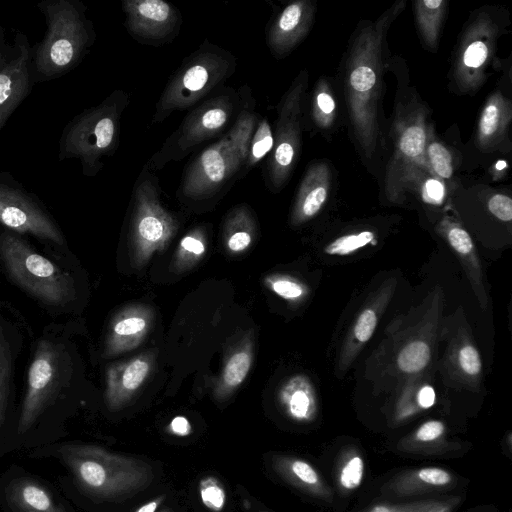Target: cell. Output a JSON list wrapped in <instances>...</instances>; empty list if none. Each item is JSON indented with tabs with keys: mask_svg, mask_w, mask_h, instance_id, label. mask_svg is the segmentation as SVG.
<instances>
[{
	"mask_svg": "<svg viewBox=\"0 0 512 512\" xmlns=\"http://www.w3.org/2000/svg\"><path fill=\"white\" fill-rule=\"evenodd\" d=\"M5 499L12 512H68L44 486L28 477L12 480Z\"/></svg>",
	"mask_w": 512,
	"mask_h": 512,
	"instance_id": "obj_15",
	"label": "cell"
},
{
	"mask_svg": "<svg viewBox=\"0 0 512 512\" xmlns=\"http://www.w3.org/2000/svg\"><path fill=\"white\" fill-rule=\"evenodd\" d=\"M0 223L21 234L64 243L60 229L39 201L6 173H0Z\"/></svg>",
	"mask_w": 512,
	"mask_h": 512,
	"instance_id": "obj_9",
	"label": "cell"
},
{
	"mask_svg": "<svg viewBox=\"0 0 512 512\" xmlns=\"http://www.w3.org/2000/svg\"><path fill=\"white\" fill-rule=\"evenodd\" d=\"M0 256L10 279L38 300L63 306L74 297L71 275L14 233L0 234Z\"/></svg>",
	"mask_w": 512,
	"mask_h": 512,
	"instance_id": "obj_6",
	"label": "cell"
},
{
	"mask_svg": "<svg viewBox=\"0 0 512 512\" xmlns=\"http://www.w3.org/2000/svg\"><path fill=\"white\" fill-rule=\"evenodd\" d=\"M428 155L435 172L443 177L452 175L451 155L449 151L439 143H432L428 148Z\"/></svg>",
	"mask_w": 512,
	"mask_h": 512,
	"instance_id": "obj_29",
	"label": "cell"
},
{
	"mask_svg": "<svg viewBox=\"0 0 512 512\" xmlns=\"http://www.w3.org/2000/svg\"><path fill=\"white\" fill-rule=\"evenodd\" d=\"M242 104L230 130L206 147L187 167L181 194L190 200L211 198L228 188L246 168L251 139L257 124L251 97L239 91Z\"/></svg>",
	"mask_w": 512,
	"mask_h": 512,
	"instance_id": "obj_1",
	"label": "cell"
},
{
	"mask_svg": "<svg viewBox=\"0 0 512 512\" xmlns=\"http://www.w3.org/2000/svg\"><path fill=\"white\" fill-rule=\"evenodd\" d=\"M68 367V354L61 344L49 339L38 342L28 370L19 434L27 432L58 395L67 380Z\"/></svg>",
	"mask_w": 512,
	"mask_h": 512,
	"instance_id": "obj_8",
	"label": "cell"
},
{
	"mask_svg": "<svg viewBox=\"0 0 512 512\" xmlns=\"http://www.w3.org/2000/svg\"><path fill=\"white\" fill-rule=\"evenodd\" d=\"M46 22L42 41L32 51L33 81L59 78L79 64L95 40L86 7L78 0L37 4Z\"/></svg>",
	"mask_w": 512,
	"mask_h": 512,
	"instance_id": "obj_2",
	"label": "cell"
},
{
	"mask_svg": "<svg viewBox=\"0 0 512 512\" xmlns=\"http://www.w3.org/2000/svg\"><path fill=\"white\" fill-rule=\"evenodd\" d=\"M170 430L178 436H186L191 432L190 422L183 416H176L170 422Z\"/></svg>",
	"mask_w": 512,
	"mask_h": 512,
	"instance_id": "obj_41",
	"label": "cell"
},
{
	"mask_svg": "<svg viewBox=\"0 0 512 512\" xmlns=\"http://www.w3.org/2000/svg\"><path fill=\"white\" fill-rule=\"evenodd\" d=\"M271 285L278 295L288 300L301 299L307 294V289L302 283L290 278H279Z\"/></svg>",
	"mask_w": 512,
	"mask_h": 512,
	"instance_id": "obj_31",
	"label": "cell"
},
{
	"mask_svg": "<svg viewBox=\"0 0 512 512\" xmlns=\"http://www.w3.org/2000/svg\"><path fill=\"white\" fill-rule=\"evenodd\" d=\"M318 107L326 114L331 113L335 108V103L332 97L324 92L317 96Z\"/></svg>",
	"mask_w": 512,
	"mask_h": 512,
	"instance_id": "obj_44",
	"label": "cell"
},
{
	"mask_svg": "<svg viewBox=\"0 0 512 512\" xmlns=\"http://www.w3.org/2000/svg\"><path fill=\"white\" fill-rule=\"evenodd\" d=\"M443 366L450 380L471 389L480 385V353L470 333L465 329H460L447 346Z\"/></svg>",
	"mask_w": 512,
	"mask_h": 512,
	"instance_id": "obj_13",
	"label": "cell"
},
{
	"mask_svg": "<svg viewBox=\"0 0 512 512\" xmlns=\"http://www.w3.org/2000/svg\"><path fill=\"white\" fill-rule=\"evenodd\" d=\"M364 463L361 457L351 458L343 467L340 474V483L346 489H355L362 481Z\"/></svg>",
	"mask_w": 512,
	"mask_h": 512,
	"instance_id": "obj_30",
	"label": "cell"
},
{
	"mask_svg": "<svg viewBox=\"0 0 512 512\" xmlns=\"http://www.w3.org/2000/svg\"><path fill=\"white\" fill-rule=\"evenodd\" d=\"M11 374V349L5 336L3 327L0 325V428L5 419Z\"/></svg>",
	"mask_w": 512,
	"mask_h": 512,
	"instance_id": "obj_24",
	"label": "cell"
},
{
	"mask_svg": "<svg viewBox=\"0 0 512 512\" xmlns=\"http://www.w3.org/2000/svg\"><path fill=\"white\" fill-rule=\"evenodd\" d=\"M327 197V190L322 186H303L297 200L293 219L302 222L313 217L322 207Z\"/></svg>",
	"mask_w": 512,
	"mask_h": 512,
	"instance_id": "obj_22",
	"label": "cell"
},
{
	"mask_svg": "<svg viewBox=\"0 0 512 512\" xmlns=\"http://www.w3.org/2000/svg\"><path fill=\"white\" fill-rule=\"evenodd\" d=\"M145 325V320L141 317L123 318L114 324L112 339L137 334L145 328Z\"/></svg>",
	"mask_w": 512,
	"mask_h": 512,
	"instance_id": "obj_35",
	"label": "cell"
},
{
	"mask_svg": "<svg viewBox=\"0 0 512 512\" xmlns=\"http://www.w3.org/2000/svg\"><path fill=\"white\" fill-rule=\"evenodd\" d=\"M444 424L438 420L423 423L416 431V439L421 442H431L439 438L444 432Z\"/></svg>",
	"mask_w": 512,
	"mask_h": 512,
	"instance_id": "obj_38",
	"label": "cell"
},
{
	"mask_svg": "<svg viewBox=\"0 0 512 512\" xmlns=\"http://www.w3.org/2000/svg\"><path fill=\"white\" fill-rule=\"evenodd\" d=\"M251 366V357L246 352L234 354L226 364L223 381L229 388L238 386L246 377Z\"/></svg>",
	"mask_w": 512,
	"mask_h": 512,
	"instance_id": "obj_27",
	"label": "cell"
},
{
	"mask_svg": "<svg viewBox=\"0 0 512 512\" xmlns=\"http://www.w3.org/2000/svg\"><path fill=\"white\" fill-rule=\"evenodd\" d=\"M418 479L430 486H446L451 482V475L438 467H426L417 471Z\"/></svg>",
	"mask_w": 512,
	"mask_h": 512,
	"instance_id": "obj_33",
	"label": "cell"
},
{
	"mask_svg": "<svg viewBox=\"0 0 512 512\" xmlns=\"http://www.w3.org/2000/svg\"><path fill=\"white\" fill-rule=\"evenodd\" d=\"M505 167H506V163H505V161H499V162L496 164V168H497V169H499V170H501V169H503V168H505Z\"/></svg>",
	"mask_w": 512,
	"mask_h": 512,
	"instance_id": "obj_48",
	"label": "cell"
},
{
	"mask_svg": "<svg viewBox=\"0 0 512 512\" xmlns=\"http://www.w3.org/2000/svg\"><path fill=\"white\" fill-rule=\"evenodd\" d=\"M499 109L495 104L487 105L480 119V132L483 136L492 135L498 126Z\"/></svg>",
	"mask_w": 512,
	"mask_h": 512,
	"instance_id": "obj_37",
	"label": "cell"
},
{
	"mask_svg": "<svg viewBox=\"0 0 512 512\" xmlns=\"http://www.w3.org/2000/svg\"><path fill=\"white\" fill-rule=\"evenodd\" d=\"M376 82L374 71L368 66H359L350 75L352 87L359 92L370 90Z\"/></svg>",
	"mask_w": 512,
	"mask_h": 512,
	"instance_id": "obj_32",
	"label": "cell"
},
{
	"mask_svg": "<svg viewBox=\"0 0 512 512\" xmlns=\"http://www.w3.org/2000/svg\"><path fill=\"white\" fill-rule=\"evenodd\" d=\"M394 508L387 505H377L370 512H394Z\"/></svg>",
	"mask_w": 512,
	"mask_h": 512,
	"instance_id": "obj_47",
	"label": "cell"
},
{
	"mask_svg": "<svg viewBox=\"0 0 512 512\" xmlns=\"http://www.w3.org/2000/svg\"><path fill=\"white\" fill-rule=\"evenodd\" d=\"M200 498L211 511L220 512L226 504V492L221 482L214 477L204 478L199 485Z\"/></svg>",
	"mask_w": 512,
	"mask_h": 512,
	"instance_id": "obj_26",
	"label": "cell"
},
{
	"mask_svg": "<svg viewBox=\"0 0 512 512\" xmlns=\"http://www.w3.org/2000/svg\"><path fill=\"white\" fill-rule=\"evenodd\" d=\"M394 512H406V511L399 510V511H394Z\"/></svg>",
	"mask_w": 512,
	"mask_h": 512,
	"instance_id": "obj_50",
	"label": "cell"
},
{
	"mask_svg": "<svg viewBox=\"0 0 512 512\" xmlns=\"http://www.w3.org/2000/svg\"><path fill=\"white\" fill-rule=\"evenodd\" d=\"M396 283L395 278H389L369 297L359 311L342 344L338 372H346L372 337L380 317L391 301Z\"/></svg>",
	"mask_w": 512,
	"mask_h": 512,
	"instance_id": "obj_12",
	"label": "cell"
},
{
	"mask_svg": "<svg viewBox=\"0 0 512 512\" xmlns=\"http://www.w3.org/2000/svg\"><path fill=\"white\" fill-rule=\"evenodd\" d=\"M489 211L501 221L509 222L512 219V200L503 194H496L488 202Z\"/></svg>",
	"mask_w": 512,
	"mask_h": 512,
	"instance_id": "obj_34",
	"label": "cell"
},
{
	"mask_svg": "<svg viewBox=\"0 0 512 512\" xmlns=\"http://www.w3.org/2000/svg\"><path fill=\"white\" fill-rule=\"evenodd\" d=\"M32 49L25 34L0 26V130L33 85Z\"/></svg>",
	"mask_w": 512,
	"mask_h": 512,
	"instance_id": "obj_10",
	"label": "cell"
},
{
	"mask_svg": "<svg viewBox=\"0 0 512 512\" xmlns=\"http://www.w3.org/2000/svg\"><path fill=\"white\" fill-rule=\"evenodd\" d=\"M128 103L126 92L114 90L101 103L71 119L60 137L59 159H78L83 174L95 176L104 159L118 147L120 120Z\"/></svg>",
	"mask_w": 512,
	"mask_h": 512,
	"instance_id": "obj_4",
	"label": "cell"
},
{
	"mask_svg": "<svg viewBox=\"0 0 512 512\" xmlns=\"http://www.w3.org/2000/svg\"><path fill=\"white\" fill-rule=\"evenodd\" d=\"M242 104L240 93L224 88L185 116L162 147L151 157L147 169H161L186 157L195 147L220 134Z\"/></svg>",
	"mask_w": 512,
	"mask_h": 512,
	"instance_id": "obj_7",
	"label": "cell"
},
{
	"mask_svg": "<svg viewBox=\"0 0 512 512\" xmlns=\"http://www.w3.org/2000/svg\"><path fill=\"white\" fill-rule=\"evenodd\" d=\"M160 512H170V510L169 509H165V510H162Z\"/></svg>",
	"mask_w": 512,
	"mask_h": 512,
	"instance_id": "obj_49",
	"label": "cell"
},
{
	"mask_svg": "<svg viewBox=\"0 0 512 512\" xmlns=\"http://www.w3.org/2000/svg\"><path fill=\"white\" fill-rule=\"evenodd\" d=\"M180 244L183 249L194 254H202L205 249L203 243L199 239L192 236L184 237Z\"/></svg>",
	"mask_w": 512,
	"mask_h": 512,
	"instance_id": "obj_43",
	"label": "cell"
},
{
	"mask_svg": "<svg viewBox=\"0 0 512 512\" xmlns=\"http://www.w3.org/2000/svg\"><path fill=\"white\" fill-rule=\"evenodd\" d=\"M487 54V46L481 41H475L468 46L464 53V64L468 67L477 68L484 63Z\"/></svg>",
	"mask_w": 512,
	"mask_h": 512,
	"instance_id": "obj_36",
	"label": "cell"
},
{
	"mask_svg": "<svg viewBox=\"0 0 512 512\" xmlns=\"http://www.w3.org/2000/svg\"><path fill=\"white\" fill-rule=\"evenodd\" d=\"M442 3L443 2L441 0H426V1L422 2V4L426 8L433 9V10L439 8L442 5Z\"/></svg>",
	"mask_w": 512,
	"mask_h": 512,
	"instance_id": "obj_46",
	"label": "cell"
},
{
	"mask_svg": "<svg viewBox=\"0 0 512 512\" xmlns=\"http://www.w3.org/2000/svg\"><path fill=\"white\" fill-rule=\"evenodd\" d=\"M425 187L428 197L432 200L440 201L443 198L444 188L439 181L430 179L426 182Z\"/></svg>",
	"mask_w": 512,
	"mask_h": 512,
	"instance_id": "obj_42",
	"label": "cell"
},
{
	"mask_svg": "<svg viewBox=\"0 0 512 512\" xmlns=\"http://www.w3.org/2000/svg\"><path fill=\"white\" fill-rule=\"evenodd\" d=\"M250 242L251 236L248 232L236 231L230 236L228 240V247L230 250L238 252L247 248Z\"/></svg>",
	"mask_w": 512,
	"mask_h": 512,
	"instance_id": "obj_40",
	"label": "cell"
},
{
	"mask_svg": "<svg viewBox=\"0 0 512 512\" xmlns=\"http://www.w3.org/2000/svg\"><path fill=\"white\" fill-rule=\"evenodd\" d=\"M149 372V364L141 359L132 361L121 375V384L108 389L107 397L112 406H117L128 392L136 390Z\"/></svg>",
	"mask_w": 512,
	"mask_h": 512,
	"instance_id": "obj_21",
	"label": "cell"
},
{
	"mask_svg": "<svg viewBox=\"0 0 512 512\" xmlns=\"http://www.w3.org/2000/svg\"><path fill=\"white\" fill-rule=\"evenodd\" d=\"M428 324L423 326L418 334L408 339L398 351L396 366L400 372L414 375L422 372L429 365L432 358L433 335L432 325Z\"/></svg>",
	"mask_w": 512,
	"mask_h": 512,
	"instance_id": "obj_17",
	"label": "cell"
},
{
	"mask_svg": "<svg viewBox=\"0 0 512 512\" xmlns=\"http://www.w3.org/2000/svg\"><path fill=\"white\" fill-rule=\"evenodd\" d=\"M435 403V391L432 386L425 384L417 390V405L421 409H428Z\"/></svg>",
	"mask_w": 512,
	"mask_h": 512,
	"instance_id": "obj_39",
	"label": "cell"
},
{
	"mask_svg": "<svg viewBox=\"0 0 512 512\" xmlns=\"http://www.w3.org/2000/svg\"><path fill=\"white\" fill-rule=\"evenodd\" d=\"M304 19V6L300 2L288 5L269 29L267 43L274 55L288 50L296 41Z\"/></svg>",
	"mask_w": 512,
	"mask_h": 512,
	"instance_id": "obj_19",
	"label": "cell"
},
{
	"mask_svg": "<svg viewBox=\"0 0 512 512\" xmlns=\"http://www.w3.org/2000/svg\"><path fill=\"white\" fill-rule=\"evenodd\" d=\"M425 146V133L419 126L407 128L400 139V150L408 157L420 155Z\"/></svg>",
	"mask_w": 512,
	"mask_h": 512,
	"instance_id": "obj_28",
	"label": "cell"
},
{
	"mask_svg": "<svg viewBox=\"0 0 512 512\" xmlns=\"http://www.w3.org/2000/svg\"><path fill=\"white\" fill-rule=\"evenodd\" d=\"M164 500V496H158L140 506L135 512H156L161 503Z\"/></svg>",
	"mask_w": 512,
	"mask_h": 512,
	"instance_id": "obj_45",
	"label": "cell"
},
{
	"mask_svg": "<svg viewBox=\"0 0 512 512\" xmlns=\"http://www.w3.org/2000/svg\"><path fill=\"white\" fill-rule=\"evenodd\" d=\"M122 10L127 30L144 44L169 42L178 34L181 26L178 9L163 0H125Z\"/></svg>",
	"mask_w": 512,
	"mask_h": 512,
	"instance_id": "obj_11",
	"label": "cell"
},
{
	"mask_svg": "<svg viewBox=\"0 0 512 512\" xmlns=\"http://www.w3.org/2000/svg\"><path fill=\"white\" fill-rule=\"evenodd\" d=\"M374 238L375 234L371 231H361L344 235L329 243L324 248V252L328 255H349L373 242Z\"/></svg>",
	"mask_w": 512,
	"mask_h": 512,
	"instance_id": "obj_25",
	"label": "cell"
},
{
	"mask_svg": "<svg viewBox=\"0 0 512 512\" xmlns=\"http://www.w3.org/2000/svg\"><path fill=\"white\" fill-rule=\"evenodd\" d=\"M274 138L266 118L257 121L249 149L246 168L250 169L261 161L273 148Z\"/></svg>",
	"mask_w": 512,
	"mask_h": 512,
	"instance_id": "obj_23",
	"label": "cell"
},
{
	"mask_svg": "<svg viewBox=\"0 0 512 512\" xmlns=\"http://www.w3.org/2000/svg\"><path fill=\"white\" fill-rule=\"evenodd\" d=\"M236 58L208 40L187 56L166 84L156 103L153 122L187 109L220 88L236 70Z\"/></svg>",
	"mask_w": 512,
	"mask_h": 512,
	"instance_id": "obj_5",
	"label": "cell"
},
{
	"mask_svg": "<svg viewBox=\"0 0 512 512\" xmlns=\"http://www.w3.org/2000/svg\"><path fill=\"white\" fill-rule=\"evenodd\" d=\"M280 400L287 414L295 420H309L316 412V395L304 376L290 379L281 390Z\"/></svg>",
	"mask_w": 512,
	"mask_h": 512,
	"instance_id": "obj_18",
	"label": "cell"
},
{
	"mask_svg": "<svg viewBox=\"0 0 512 512\" xmlns=\"http://www.w3.org/2000/svg\"><path fill=\"white\" fill-rule=\"evenodd\" d=\"M59 455L78 484L89 495L102 500L122 499L146 488L153 479L145 462L87 444H65Z\"/></svg>",
	"mask_w": 512,
	"mask_h": 512,
	"instance_id": "obj_3",
	"label": "cell"
},
{
	"mask_svg": "<svg viewBox=\"0 0 512 512\" xmlns=\"http://www.w3.org/2000/svg\"><path fill=\"white\" fill-rule=\"evenodd\" d=\"M292 104L293 102L287 98L279 111L276 143L268 164L269 183L274 188L283 183L296 153L293 133L295 127L290 122Z\"/></svg>",
	"mask_w": 512,
	"mask_h": 512,
	"instance_id": "obj_16",
	"label": "cell"
},
{
	"mask_svg": "<svg viewBox=\"0 0 512 512\" xmlns=\"http://www.w3.org/2000/svg\"><path fill=\"white\" fill-rule=\"evenodd\" d=\"M272 463L277 473L293 484L310 490L319 489L320 478L309 463L282 456H274Z\"/></svg>",
	"mask_w": 512,
	"mask_h": 512,
	"instance_id": "obj_20",
	"label": "cell"
},
{
	"mask_svg": "<svg viewBox=\"0 0 512 512\" xmlns=\"http://www.w3.org/2000/svg\"><path fill=\"white\" fill-rule=\"evenodd\" d=\"M440 231L459 258L480 307L486 309L488 296L483 283L480 259L472 238L463 227L454 222L445 221Z\"/></svg>",
	"mask_w": 512,
	"mask_h": 512,
	"instance_id": "obj_14",
	"label": "cell"
}]
</instances>
